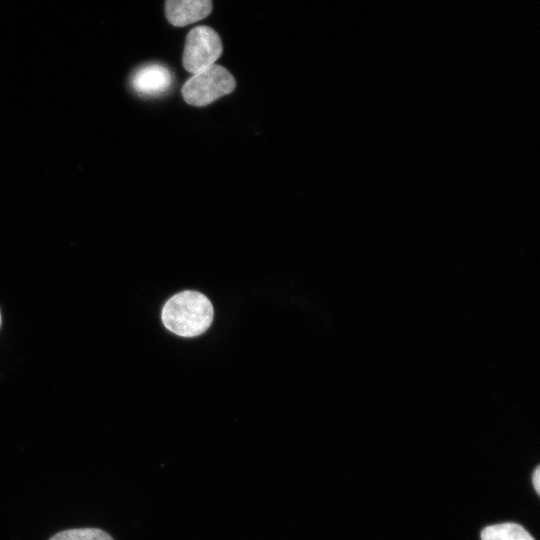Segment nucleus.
Segmentation results:
<instances>
[{
  "instance_id": "f257e3e1",
  "label": "nucleus",
  "mask_w": 540,
  "mask_h": 540,
  "mask_svg": "<svg viewBox=\"0 0 540 540\" xmlns=\"http://www.w3.org/2000/svg\"><path fill=\"white\" fill-rule=\"evenodd\" d=\"M210 300L197 291H183L172 296L162 309V322L174 334L194 337L205 332L213 320Z\"/></svg>"
},
{
  "instance_id": "39448f33",
  "label": "nucleus",
  "mask_w": 540,
  "mask_h": 540,
  "mask_svg": "<svg viewBox=\"0 0 540 540\" xmlns=\"http://www.w3.org/2000/svg\"><path fill=\"white\" fill-rule=\"evenodd\" d=\"M212 0H166L165 14L170 24L183 27L207 17Z\"/></svg>"
},
{
  "instance_id": "423d86ee",
  "label": "nucleus",
  "mask_w": 540,
  "mask_h": 540,
  "mask_svg": "<svg viewBox=\"0 0 540 540\" xmlns=\"http://www.w3.org/2000/svg\"><path fill=\"white\" fill-rule=\"evenodd\" d=\"M481 540H535L529 532L516 523H501L485 527Z\"/></svg>"
},
{
  "instance_id": "20e7f679",
  "label": "nucleus",
  "mask_w": 540,
  "mask_h": 540,
  "mask_svg": "<svg viewBox=\"0 0 540 540\" xmlns=\"http://www.w3.org/2000/svg\"><path fill=\"white\" fill-rule=\"evenodd\" d=\"M173 75L163 65L152 63L138 68L131 77L132 89L142 96H158L172 85Z\"/></svg>"
},
{
  "instance_id": "0eeeda50",
  "label": "nucleus",
  "mask_w": 540,
  "mask_h": 540,
  "mask_svg": "<svg viewBox=\"0 0 540 540\" xmlns=\"http://www.w3.org/2000/svg\"><path fill=\"white\" fill-rule=\"evenodd\" d=\"M50 540H113V538L100 529L80 528L59 532Z\"/></svg>"
},
{
  "instance_id": "6e6552de",
  "label": "nucleus",
  "mask_w": 540,
  "mask_h": 540,
  "mask_svg": "<svg viewBox=\"0 0 540 540\" xmlns=\"http://www.w3.org/2000/svg\"><path fill=\"white\" fill-rule=\"evenodd\" d=\"M532 482H533V486L537 494L539 495L540 494V467L539 466H537V468L533 472Z\"/></svg>"
},
{
  "instance_id": "7ed1b4c3",
  "label": "nucleus",
  "mask_w": 540,
  "mask_h": 540,
  "mask_svg": "<svg viewBox=\"0 0 540 540\" xmlns=\"http://www.w3.org/2000/svg\"><path fill=\"white\" fill-rule=\"evenodd\" d=\"M222 42L218 33L208 26H197L189 31L183 52V66L196 74L211 65L222 54Z\"/></svg>"
},
{
  "instance_id": "1a4fd4ad",
  "label": "nucleus",
  "mask_w": 540,
  "mask_h": 540,
  "mask_svg": "<svg viewBox=\"0 0 540 540\" xmlns=\"http://www.w3.org/2000/svg\"><path fill=\"white\" fill-rule=\"evenodd\" d=\"M0 327H1V312H0Z\"/></svg>"
},
{
  "instance_id": "f03ea898",
  "label": "nucleus",
  "mask_w": 540,
  "mask_h": 540,
  "mask_svg": "<svg viewBox=\"0 0 540 540\" xmlns=\"http://www.w3.org/2000/svg\"><path fill=\"white\" fill-rule=\"evenodd\" d=\"M236 86L232 74L223 66L213 64L193 74L182 87V96L186 103L202 107L218 98L230 94Z\"/></svg>"
}]
</instances>
